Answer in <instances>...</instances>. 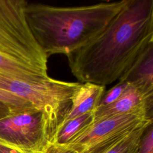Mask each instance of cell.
Listing matches in <instances>:
<instances>
[{
    "mask_svg": "<svg viewBox=\"0 0 153 153\" xmlns=\"http://www.w3.org/2000/svg\"><path fill=\"white\" fill-rule=\"evenodd\" d=\"M39 153H78L73 149L65 146L50 143L44 151Z\"/></svg>",
    "mask_w": 153,
    "mask_h": 153,
    "instance_id": "14",
    "label": "cell"
},
{
    "mask_svg": "<svg viewBox=\"0 0 153 153\" xmlns=\"http://www.w3.org/2000/svg\"><path fill=\"white\" fill-rule=\"evenodd\" d=\"M128 0L78 7H56L28 3L25 15L38 44L48 58L85 46L99 35Z\"/></svg>",
    "mask_w": 153,
    "mask_h": 153,
    "instance_id": "2",
    "label": "cell"
},
{
    "mask_svg": "<svg viewBox=\"0 0 153 153\" xmlns=\"http://www.w3.org/2000/svg\"><path fill=\"white\" fill-rule=\"evenodd\" d=\"M128 85V83L124 81H119L111 89L105 91L103 95L99 106H103L113 103L124 91Z\"/></svg>",
    "mask_w": 153,
    "mask_h": 153,
    "instance_id": "12",
    "label": "cell"
},
{
    "mask_svg": "<svg viewBox=\"0 0 153 153\" xmlns=\"http://www.w3.org/2000/svg\"><path fill=\"white\" fill-rule=\"evenodd\" d=\"M10 114H13L10 109L4 105L0 103V119L7 117Z\"/></svg>",
    "mask_w": 153,
    "mask_h": 153,
    "instance_id": "16",
    "label": "cell"
},
{
    "mask_svg": "<svg viewBox=\"0 0 153 153\" xmlns=\"http://www.w3.org/2000/svg\"><path fill=\"white\" fill-rule=\"evenodd\" d=\"M152 123V111L147 108H139L93 121L65 146L81 153L99 142L127 134Z\"/></svg>",
    "mask_w": 153,
    "mask_h": 153,
    "instance_id": "5",
    "label": "cell"
},
{
    "mask_svg": "<svg viewBox=\"0 0 153 153\" xmlns=\"http://www.w3.org/2000/svg\"><path fill=\"white\" fill-rule=\"evenodd\" d=\"M25 0H0V73L27 81L49 78L48 57L34 38Z\"/></svg>",
    "mask_w": 153,
    "mask_h": 153,
    "instance_id": "3",
    "label": "cell"
},
{
    "mask_svg": "<svg viewBox=\"0 0 153 153\" xmlns=\"http://www.w3.org/2000/svg\"><path fill=\"white\" fill-rule=\"evenodd\" d=\"M94 112L75 117L63 124L56 132L51 143L65 146L93 121Z\"/></svg>",
    "mask_w": 153,
    "mask_h": 153,
    "instance_id": "9",
    "label": "cell"
},
{
    "mask_svg": "<svg viewBox=\"0 0 153 153\" xmlns=\"http://www.w3.org/2000/svg\"><path fill=\"white\" fill-rule=\"evenodd\" d=\"M139 108L153 109V95L142 92L133 85H128L123 94L113 103L99 106L94 112V121L127 113Z\"/></svg>",
    "mask_w": 153,
    "mask_h": 153,
    "instance_id": "6",
    "label": "cell"
},
{
    "mask_svg": "<svg viewBox=\"0 0 153 153\" xmlns=\"http://www.w3.org/2000/svg\"><path fill=\"white\" fill-rule=\"evenodd\" d=\"M118 81L133 85L145 94L153 95V43L136 58Z\"/></svg>",
    "mask_w": 153,
    "mask_h": 153,
    "instance_id": "7",
    "label": "cell"
},
{
    "mask_svg": "<svg viewBox=\"0 0 153 153\" xmlns=\"http://www.w3.org/2000/svg\"><path fill=\"white\" fill-rule=\"evenodd\" d=\"M0 103L7 107L12 114L36 108L28 101L1 88Z\"/></svg>",
    "mask_w": 153,
    "mask_h": 153,
    "instance_id": "11",
    "label": "cell"
},
{
    "mask_svg": "<svg viewBox=\"0 0 153 153\" xmlns=\"http://www.w3.org/2000/svg\"><path fill=\"white\" fill-rule=\"evenodd\" d=\"M105 87L90 82L81 83L75 91L71 108L57 130L68 121L87 112H94L105 92Z\"/></svg>",
    "mask_w": 153,
    "mask_h": 153,
    "instance_id": "8",
    "label": "cell"
},
{
    "mask_svg": "<svg viewBox=\"0 0 153 153\" xmlns=\"http://www.w3.org/2000/svg\"><path fill=\"white\" fill-rule=\"evenodd\" d=\"M0 141L22 150L41 152L52 141L48 121L36 108L10 114L0 119Z\"/></svg>",
    "mask_w": 153,
    "mask_h": 153,
    "instance_id": "4",
    "label": "cell"
},
{
    "mask_svg": "<svg viewBox=\"0 0 153 153\" xmlns=\"http://www.w3.org/2000/svg\"><path fill=\"white\" fill-rule=\"evenodd\" d=\"M0 153H34L10 146L0 141Z\"/></svg>",
    "mask_w": 153,
    "mask_h": 153,
    "instance_id": "15",
    "label": "cell"
},
{
    "mask_svg": "<svg viewBox=\"0 0 153 153\" xmlns=\"http://www.w3.org/2000/svg\"><path fill=\"white\" fill-rule=\"evenodd\" d=\"M137 153H153V123L144 130L139 142Z\"/></svg>",
    "mask_w": 153,
    "mask_h": 153,
    "instance_id": "13",
    "label": "cell"
},
{
    "mask_svg": "<svg viewBox=\"0 0 153 153\" xmlns=\"http://www.w3.org/2000/svg\"><path fill=\"white\" fill-rule=\"evenodd\" d=\"M150 124L132 131L104 153H137L141 136Z\"/></svg>",
    "mask_w": 153,
    "mask_h": 153,
    "instance_id": "10",
    "label": "cell"
},
{
    "mask_svg": "<svg viewBox=\"0 0 153 153\" xmlns=\"http://www.w3.org/2000/svg\"><path fill=\"white\" fill-rule=\"evenodd\" d=\"M153 43V0H128L99 35L66 56L79 82L105 86L127 71Z\"/></svg>",
    "mask_w": 153,
    "mask_h": 153,
    "instance_id": "1",
    "label": "cell"
}]
</instances>
